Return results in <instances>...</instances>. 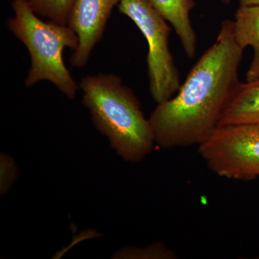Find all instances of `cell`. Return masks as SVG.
I'll list each match as a JSON object with an SVG mask.
<instances>
[{"mask_svg":"<svg viewBox=\"0 0 259 259\" xmlns=\"http://www.w3.org/2000/svg\"><path fill=\"white\" fill-rule=\"evenodd\" d=\"M259 125V77L240 83L223 112L218 127Z\"/></svg>","mask_w":259,"mask_h":259,"instance_id":"obj_8","label":"cell"},{"mask_svg":"<svg viewBox=\"0 0 259 259\" xmlns=\"http://www.w3.org/2000/svg\"><path fill=\"white\" fill-rule=\"evenodd\" d=\"M119 258L175 259L177 255L166 245L155 243L145 248H127L117 253Z\"/></svg>","mask_w":259,"mask_h":259,"instance_id":"obj_11","label":"cell"},{"mask_svg":"<svg viewBox=\"0 0 259 259\" xmlns=\"http://www.w3.org/2000/svg\"><path fill=\"white\" fill-rule=\"evenodd\" d=\"M12 8L14 16L8 20V28L27 48L31 61L25 85L30 88L47 80L66 97L74 99L79 85L66 68L63 52L66 48L77 49V34L69 25L44 21L28 0H13Z\"/></svg>","mask_w":259,"mask_h":259,"instance_id":"obj_3","label":"cell"},{"mask_svg":"<svg viewBox=\"0 0 259 259\" xmlns=\"http://www.w3.org/2000/svg\"><path fill=\"white\" fill-rule=\"evenodd\" d=\"M198 153L219 177L250 181L259 177V125L218 127L199 145Z\"/></svg>","mask_w":259,"mask_h":259,"instance_id":"obj_5","label":"cell"},{"mask_svg":"<svg viewBox=\"0 0 259 259\" xmlns=\"http://www.w3.org/2000/svg\"><path fill=\"white\" fill-rule=\"evenodd\" d=\"M162 18L175 29L186 55L194 59L197 51V35L190 20L194 0H149Z\"/></svg>","mask_w":259,"mask_h":259,"instance_id":"obj_7","label":"cell"},{"mask_svg":"<svg viewBox=\"0 0 259 259\" xmlns=\"http://www.w3.org/2000/svg\"><path fill=\"white\" fill-rule=\"evenodd\" d=\"M233 22L240 47L253 49V59L245 75L246 81H253L259 77V5L240 6Z\"/></svg>","mask_w":259,"mask_h":259,"instance_id":"obj_9","label":"cell"},{"mask_svg":"<svg viewBox=\"0 0 259 259\" xmlns=\"http://www.w3.org/2000/svg\"><path fill=\"white\" fill-rule=\"evenodd\" d=\"M220 1H221V3L225 5H228L230 4V3H231V0H220Z\"/></svg>","mask_w":259,"mask_h":259,"instance_id":"obj_14","label":"cell"},{"mask_svg":"<svg viewBox=\"0 0 259 259\" xmlns=\"http://www.w3.org/2000/svg\"><path fill=\"white\" fill-rule=\"evenodd\" d=\"M240 6H250L259 5V0H239Z\"/></svg>","mask_w":259,"mask_h":259,"instance_id":"obj_13","label":"cell"},{"mask_svg":"<svg viewBox=\"0 0 259 259\" xmlns=\"http://www.w3.org/2000/svg\"><path fill=\"white\" fill-rule=\"evenodd\" d=\"M76 0H28L35 14L49 21L68 25Z\"/></svg>","mask_w":259,"mask_h":259,"instance_id":"obj_10","label":"cell"},{"mask_svg":"<svg viewBox=\"0 0 259 259\" xmlns=\"http://www.w3.org/2000/svg\"><path fill=\"white\" fill-rule=\"evenodd\" d=\"M244 49L226 20L214 44L201 56L169 100L150 116L155 143L163 148L204 143L219 125L225 109L241 83L238 70Z\"/></svg>","mask_w":259,"mask_h":259,"instance_id":"obj_1","label":"cell"},{"mask_svg":"<svg viewBox=\"0 0 259 259\" xmlns=\"http://www.w3.org/2000/svg\"><path fill=\"white\" fill-rule=\"evenodd\" d=\"M82 103L96 128L125 161H142L152 151L155 140L149 119L131 89L114 74L83 77L79 82Z\"/></svg>","mask_w":259,"mask_h":259,"instance_id":"obj_2","label":"cell"},{"mask_svg":"<svg viewBox=\"0 0 259 259\" xmlns=\"http://www.w3.org/2000/svg\"><path fill=\"white\" fill-rule=\"evenodd\" d=\"M121 0H76L68 25L79 37V46L71 56L73 67L86 65L94 48L105 32L114 7Z\"/></svg>","mask_w":259,"mask_h":259,"instance_id":"obj_6","label":"cell"},{"mask_svg":"<svg viewBox=\"0 0 259 259\" xmlns=\"http://www.w3.org/2000/svg\"><path fill=\"white\" fill-rule=\"evenodd\" d=\"M118 10L139 28L147 41L150 92L157 104L167 101L180 88V74L168 47L171 28L149 0H121Z\"/></svg>","mask_w":259,"mask_h":259,"instance_id":"obj_4","label":"cell"},{"mask_svg":"<svg viewBox=\"0 0 259 259\" xmlns=\"http://www.w3.org/2000/svg\"><path fill=\"white\" fill-rule=\"evenodd\" d=\"M18 177L14 160L9 155L2 153L0 156V194L5 195Z\"/></svg>","mask_w":259,"mask_h":259,"instance_id":"obj_12","label":"cell"}]
</instances>
